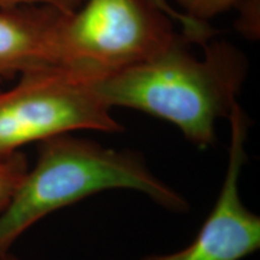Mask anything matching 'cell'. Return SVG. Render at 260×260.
Segmentation results:
<instances>
[{
	"label": "cell",
	"instance_id": "cell-10",
	"mask_svg": "<svg viewBox=\"0 0 260 260\" xmlns=\"http://www.w3.org/2000/svg\"><path fill=\"white\" fill-rule=\"evenodd\" d=\"M84 0H0V8H16L22 5H46L54 8L64 14L76 11Z\"/></svg>",
	"mask_w": 260,
	"mask_h": 260
},
{
	"label": "cell",
	"instance_id": "cell-2",
	"mask_svg": "<svg viewBox=\"0 0 260 260\" xmlns=\"http://www.w3.org/2000/svg\"><path fill=\"white\" fill-rule=\"evenodd\" d=\"M109 189L140 191L172 212L188 209L187 200L159 180L138 152L58 135L40 142L37 164L0 212V255L50 213Z\"/></svg>",
	"mask_w": 260,
	"mask_h": 260
},
{
	"label": "cell",
	"instance_id": "cell-3",
	"mask_svg": "<svg viewBox=\"0 0 260 260\" xmlns=\"http://www.w3.org/2000/svg\"><path fill=\"white\" fill-rule=\"evenodd\" d=\"M172 21L155 0H84L58 22L56 67L103 79L171 46Z\"/></svg>",
	"mask_w": 260,
	"mask_h": 260
},
{
	"label": "cell",
	"instance_id": "cell-1",
	"mask_svg": "<svg viewBox=\"0 0 260 260\" xmlns=\"http://www.w3.org/2000/svg\"><path fill=\"white\" fill-rule=\"evenodd\" d=\"M178 34L161 53L94 81L111 107H128L176 125L187 140L206 148L216 141V124L229 118L248 74V59L225 40L207 41L203 58Z\"/></svg>",
	"mask_w": 260,
	"mask_h": 260
},
{
	"label": "cell",
	"instance_id": "cell-6",
	"mask_svg": "<svg viewBox=\"0 0 260 260\" xmlns=\"http://www.w3.org/2000/svg\"><path fill=\"white\" fill-rule=\"evenodd\" d=\"M64 12L46 5L0 8V82L56 67V35Z\"/></svg>",
	"mask_w": 260,
	"mask_h": 260
},
{
	"label": "cell",
	"instance_id": "cell-8",
	"mask_svg": "<svg viewBox=\"0 0 260 260\" xmlns=\"http://www.w3.org/2000/svg\"><path fill=\"white\" fill-rule=\"evenodd\" d=\"M178 11L191 21L207 23V21L224 12L236 9L242 0H175Z\"/></svg>",
	"mask_w": 260,
	"mask_h": 260
},
{
	"label": "cell",
	"instance_id": "cell-12",
	"mask_svg": "<svg viewBox=\"0 0 260 260\" xmlns=\"http://www.w3.org/2000/svg\"><path fill=\"white\" fill-rule=\"evenodd\" d=\"M0 260H21V259L12 254L11 252H9V253H5V254L0 255Z\"/></svg>",
	"mask_w": 260,
	"mask_h": 260
},
{
	"label": "cell",
	"instance_id": "cell-5",
	"mask_svg": "<svg viewBox=\"0 0 260 260\" xmlns=\"http://www.w3.org/2000/svg\"><path fill=\"white\" fill-rule=\"evenodd\" d=\"M230 145L228 168L218 199L193 242L169 254L141 260H242L260 247V218L243 204L240 178L247 160L249 119L236 104L229 116Z\"/></svg>",
	"mask_w": 260,
	"mask_h": 260
},
{
	"label": "cell",
	"instance_id": "cell-11",
	"mask_svg": "<svg viewBox=\"0 0 260 260\" xmlns=\"http://www.w3.org/2000/svg\"><path fill=\"white\" fill-rule=\"evenodd\" d=\"M155 2L160 5V8L164 10V11L167 12V14L170 16L172 19H174V21L178 22V23L182 25L183 31H191V30H194L195 27H197V24H195L194 21H191V19L186 17L183 14H181L178 10L174 9L172 6H170V4L168 3V0H155Z\"/></svg>",
	"mask_w": 260,
	"mask_h": 260
},
{
	"label": "cell",
	"instance_id": "cell-7",
	"mask_svg": "<svg viewBox=\"0 0 260 260\" xmlns=\"http://www.w3.org/2000/svg\"><path fill=\"white\" fill-rule=\"evenodd\" d=\"M27 170V159L21 152L0 159V212L9 204Z\"/></svg>",
	"mask_w": 260,
	"mask_h": 260
},
{
	"label": "cell",
	"instance_id": "cell-4",
	"mask_svg": "<svg viewBox=\"0 0 260 260\" xmlns=\"http://www.w3.org/2000/svg\"><path fill=\"white\" fill-rule=\"evenodd\" d=\"M94 88V81L60 67H47L18 76L0 90V159L31 142L76 130L119 133L123 125Z\"/></svg>",
	"mask_w": 260,
	"mask_h": 260
},
{
	"label": "cell",
	"instance_id": "cell-9",
	"mask_svg": "<svg viewBox=\"0 0 260 260\" xmlns=\"http://www.w3.org/2000/svg\"><path fill=\"white\" fill-rule=\"evenodd\" d=\"M259 4L260 0H242L236 9L240 11L239 21L236 28L243 37L256 40L259 38Z\"/></svg>",
	"mask_w": 260,
	"mask_h": 260
}]
</instances>
